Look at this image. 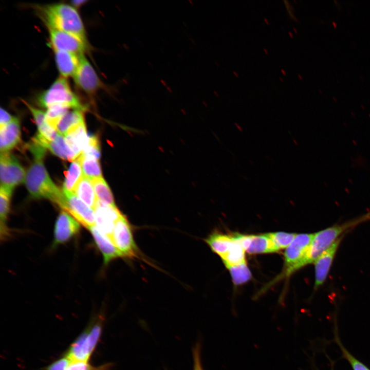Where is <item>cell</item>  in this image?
I'll return each mask as SVG.
<instances>
[{
	"mask_svg": "<svg viewBox=\"0 0 370 370\" xmlns=\"http://www.w3.org/2000/svg\"><path fill=\"white\" fill-rule=\"evenodd\" d=\"M38 15L48 27L71 34L87 44L82 19L74 7L63 3L36 6Z\"/></svg>",
	"mask_w": 370,
	"mask_h": 370,
	"instance_id": "cell-1",
	"label": "cell"
},
{
	"mask_svg": "<svg viewBox=\"0 0 370 370\" xmlns=\"http://www.w3.org/2000/svg\"><path fill=\"white\" fill-rule=\"evenodd\" d=\"M26 174L25 183L30 196L51 200L64 210L65 197L54 183L45 169L43 158H34Z\"/></svg>",
	"mask_w": 370,
	"mask_h": 370,
	"instance_id": "cell-2",
	"label": "cell"
},
{
	"mask_svg": "<svg viewBox=\"0 0 370 370\" xmlns=\"http://www.w3.org/2000/svg\"><path fill=\"white\" fill-rule=\"evenodd\" d=\"M370 220V214H366L345 223L334 225L316 233L304 258L303 267L313 263L326 250L346 232L360 224Z\"/></svg>",
	"mask_w": 370,
	"mask_h": 370,
	"instance_id": "cell-3",
	"label": "cell"
},
{
	"mask_svg": "<svg viewBox=\"0 0 370 370\" xmlns=\"http://www.w3.org/2000/svg\"><path fill=\"white\" fill-rule=\"evenodd\" d=\"M37 101L40 106L44 108L61 105L82 112L86 109L63 77L58 78L48 89L40 94Z\"/></svg>",
	"mask_w": 370,
	"mask_h": 370,
	"instance_id": "cell-4",
	"label": "cell"
},
{
	"mask_svg": "<svg viewBox=\"0 0 370 370\" xmlns=\"http://www.w3.org/2000/svg\"><path fill=\"white\" fill-rule=\"evenodd\" d=\"M313 236L314 233H302L295 235L286 249L284 271L280 276L287 277L303 267L302 263L307 255Z\"/></svg>",
	"mask_w": 370,
	"mask_h": 370,
	"instance_id": "cell-5",
	"label": "cell"
},
{
	"mask_svg": "<svg viewBox=\"0 0 370 370\" xmlns=\"http://www.w3.org/2000/svg\"><path fill=\"white\" fill-rule=\"evenodd\" d=\"M25 172L15 157L9 153H1V188L12 194L14 188L25 179Z\"/></svg>",
	"mask_w": 370,
	"mask_h": 370,
	"instance_id": "cell-6",
	"label": "cell"
},
{
	"mask_svg": "<svg viewBox=\"0 0 370 370\" xmlns=\"http://www.w3.org/2000/svg\"><path fill=\"white\" fill-rule=\"evenodd\" d=\"M110 238L123 257L133 258L137 255L132 226L122 215L116 223Z\"/></svg>",
	"mask_w": 370,
	"mask_h": 370,
	"instance_id": "cell-7",
	"label": "cell"
},
{
	"mask_svg": "<svg viewBox=\"0 0 370 370\" xmlns=\"http://www.w3.org/2000/svg\"><path fill=\"white\" fill-rule=\"evenodd\" d=\"M78 68L73 76L77 86L89 95L95 94L104 88L103 83L84 54L80 55Z\"/></svg>",
	"mask_w": 370,
	"mask_h": 370,
	"instance_id": "cell-8",
	"label": "cell"
},
{
	"mask_svg": "<svg viewBox=\"0 0 370 370\" xmlns=\"http://www.w3.org/2000/svg\"><path fill=\"white\" fill-rule=\"evenodd\" d=\"M48 29L50 44L54 51H67L80 56L87 50V44L78 37L60 30Z\"/></svg>",
	"mask_w": 370,
	"mask_h": 370,
	"instance_id": "cell-9",
	"label": "cell"
},
{
	"mask_svg": "<svg viewBox=\"0 0 370 370\" xmlns=\"http://www.w3.org/2000/svg\"><path fill=\"white\" fill-rule=\"evenodd\" d=\"M66 211L87 229L95 225L94 210L81 200L74 193L63 192Z\"/></svg>",
	"mask_w": 370,
	"mask_h": 370,
	"instance_id": "cell-10",
	"label": "cell"
},
{
	"mask_svg": "<svg viewBox=\"0 0 370 370\" xmlns=\"http://www.w3.org/2000/svg\"><path fill=\"white\" fill-rule=\"evenodd\" d=\"M94 211L95 225L101 232L110 238L116 221L123 215L116 207L106 205L99 200Z\"/></svg>",
	"mask_w": 370,
	"mask_h": 370,
	"instance_id": "cell-11",
	"label": "cell"
},
{
	"mask_svg": "<svg viewBox=\"0 0 370 370\" xmlns=\"http://www.w3.org/2000/svg\"><path fill=\"white\" fill-rule=\"evenodd\" d=\"M80 229L79 223L72 216L66 211H61L54 226L53 246L68 242L79 233Z\"/></svg>",
	"mask_w": 370,
	"mask_h": 370,
	"instance_id": "cell-12",
	"label": "cell"
},
{
	"mask_svg": "<svg viewBox=\"0 0 370 370\" xmlns=\"http://www.w3.org/2000/svg\"><path fill=\"white\" fill-rule=\"evenodd\" d=\"M344 235L337 239L330 247L324 251L315 261L314 289H317L326 280L334 257Z\"/></svg>",
	"mask_w": 370,
	"mask_h": 370,
	"instance_id": "cell-13",
	"label": "cell"
},
{
	"mask_svg": "<svg viewBox=\"0 0 370 370\" xmlns=\"http://www.w3.org/2000/svg\"><path fill=\"white\" fill-rule=\"evenodd\" d=\"M32 140L63 160L73 161L78 158L67 144L65 137L59 133L56 137L51 141L46 139L38 133Z\"/></svg>",
	"mask_w": 370,
	"mask_h": 370,
	"instance_id": "cell-14",
	"label": "cell"
},
{
	"mask_svg": "<svg viewBox=\"0 0 370 370\" xmlns=\"http://www.w3.org/2000/svg\"><path fill=\"white\" fill-rule=\"evenodd\" d=\"M238 235L245 251L249 254L276 252L267 233L258 235H243L238 233Z\"/></svg>",
	"mask_w": 370,
	"mask_h": 370,
	"instance_id": "cell-15",
	"label": "cell"
},
{
	"mask_svg": "<svg viewBox=\"0 0 370 370\" xmlns=\"http://www.w3.org/2000/svg\"><path fill=\"white\" fill-rule=\"evenodd\" d=\"M95 243L103 256L104 264L107 265L113 260L123 257L110 237L103 234L94 225L88 229Z\"/></svg>",
	"mask_w": 370,
	"mask_h": 370,
	"instance_id": "cell-16",
	"label": "cell"
},
{
	"mask_svg": "<svg viewBox=\"0 0 370 370\" xmlns=\"http://www.w3.org/2000/svg\"><path fill=\"white\" fill-rule=\"evenodd\" d=\"M21 141V127L18 119H14L7 125L0 127L1 153H9Z\"/></svg>",
	"mask_w": 370,
	"mask_h": 370,
	"instance_id": "cell-17",
	"label": "cell"
},
{
	"mask_svg": "<svg viewBox=\"0 0 370 370\" xmlns=\"http://www.w3.org/2000/svg\"><path fill=\"white\" fill-rule=\"evenodd\" d=\"M64 137L68 146L78 157L89 142V136L87 134L85 121L70 130Z\"/></svg>",
	"mask_w": 370,
	"mask_h": 370,
	"instance_id": "cell-18",
	"label": "cell"
},
{
	"mask_svg": "<svg viewBox=\"0 0 370 370\" xmlns=\"http://www.w3.org/2000/svg\"><path fill=\"white\" fill-rule=\"evenodd\" d=\"M55 60L61 77H73L78 68L80 56L65 51L55 50Z\"/></svg>",
	"mask_w": 370,
	"mask_h": 370,
	"instance_id": "cell-19",
	"label": "cell"
},
{
	"mask_svg": "<svg viewBox=\"0 0 370 370\" xmlns=\"http://www.w3.org/2000/svg\"><path fill=\"white\" fill-rule=\"evenodd\" d=\"M235 239V234L227 235L213 232L205 239V242L214 253L222 258L230 250Z\"/></svg>",
	"mask_w": 370,
	"mask_h": 370,
	"instance_id": "cell-20",
	"label": "cell"
},
{
	"mask_svg": "<svg viewBox=\"0 0 370 370\" xmlns=\"http://www.w3.org/2000/svg\"><path fill=\"white\" fill-rule=\"evenodd\" d=\"M30 110L38 128V133L43 137L51 141L57 136L58 132L51 127L46 121V113L38 108L32 106L24 101Z\"/></svg>",
	"mask_w": 370,
	"mask_h": 370,
	"instance_id": "cell-21",
	"label": "cell"
},
{
	"mask_svg": "<svg viewBox=\"0 0 370 370\" xmlns=\"http://www.w3.org/2000/svg\"><path fill=\"white\" fill-rule=\"evenodd\" d=\"M74 193L94 210L98 199L89 178L83 176L77 184Z\"/></svg>",
	"mask_w": 370,
	"mask_h": 370,
	"instance_id": "cell-22",
	"label": "cell"
},
{
	"mask_svg": "<svg viewBox=\"0 0 370 370\" xmlns=\"http://www.w3.org/2000/svg\"><path fill=\"white\" fill-rule=\"evenodd\" d=\"M84 122L83 112L76 110L68 112L60 120L56 131L65 136L70 130Z\"/></svg>",
	"mask_w": 370,
	"mask_h": 370,
	"instance_id": "cell-23",
	"label": "cell"
},
{
	"mask_svg": "<svg viewBox=\"0 0 370 370\" xmlns=\"http://www.w3.org/2000/svg\"><path fill=\"white\" fill-rule=\"evenodd\" d=\"M83 176L80 160L77 158L72 162L66 173L63 191L74 193L77 184Z\"/></svg>",
	"mask_w": 370,
	"mask_h": 370,
	"instance_id": "cell-24",
	"label": "cell"
},
{
	"mask_svg": "<svg viewBox=\"0 0 370 370\" xmlns=\"http://www.w3.org/2000/svg\"><path fill=\"white\" fill-rule=\"evenodd\" d=\"M11 194L5 190L0 189V218H1V238L5 239L9 234V229L6 225V221L10 209V201Z\"/></svg>",
	"mask_w": 370,
	"mask_h": 370,
	"instance_id": "cell-25",
	"label": "cell"
},
{
	"mask_svg": "<svg viewBox=\"0 0 370 370\" xmlns=\"http://www.w3.org/2000/svg\"><path fill=\"white\" fill-rule=\"evenodd\" d=\"M235 242L230 250L221 258L226 267L236 265L246 262L245 250L238 238V233L235 234Z\"/></svg>",
	"mask_w": 370,
	"mask_h": 370,
	"instance_id": "cell-26",
	"label": "cell"
},
{
	"mask_svg": "<svg viewBox=\"0 0 370 370\" xmlns=\"http://www.w3.org/2000/svg\"><path fill=\"white\" fill-rule=\"evenodd\" d=\"M91 180L97 199L106 205L116 207L112 192L103 177Z\"/></svg>",
	"mask_w": 370,
	"mask_h": 370,
	"instance_id": "cell-27",
	"label": "cell"
},
{
	"mask_svg": "<svg viewBox=\"0 0 370 370\" xmlns=\"http://www.w3.org/2000/svg\"><path fill=\"white\" fill-rule=\"evenodd\" d=\"M78 158L84 176L90 180L102 177L101 168L98 160L82 154Z\"/></svg>",
	"mask_w": 370,
	"mask_h": 370,
	"instance_id": "cell-28",
	"label": "cell"
},
{
	"mask_svg": "<svg viewBox=\"0 0 370 370\" xmlns=\"http://www.w3.org/2000/svg\"><path fill=\"white\" fill-rule=\"evenodd\" d=\"M227 268L229 270L232 281L235 285L244 284L251 278V273L246 262L236 265L228 266Z\"/></svg>",
	"mask_w": 370,
	"mask_h": 370,
	"instance_id": "cell-29",
	"label": "cell"
},
{
	"mask_svg": "<svg viewBox=\"0 0 370 370\" xmlns=\"http://www.w3.org/2000/svg\"><path fill=\"white\" fill-rule=\"evenodd\" d=\"M70 108L61 105H53L47 108L45 119L46 122L56 130L57 126L61 119L68 112Z\"/></svg>",
	"mask_w": 370,
	"mask_h": 370,
	"instance_id": "cell-30",
	"label": "cell"
},
{
	"mask_svg": "<svg viewBox=\"0 0 370 370\" xmlns=\"http://www.w3.org/2000/svg\"><path fill=\"white\" fill-rule=\"evenodd\" d=\"M276 252L287 248L292 242L297 234L284 232L267 233Z\"/></svg>",
	"mask_w": 370,
	"mask_h": 370,
	"instance_id": "cell-31",
	"label": "cell"
},
{
	"mask_svg": "<svg viewBox=\"0 0 370 370\" xmlns=\"http://www.w3.org/2000/svg\"><path fill=\"white\" fill-rule=\"evenodd\" d=\"M101 327L99 324H96L88 335L83 347V355L87 361L90 355L98 340L101 334Z\"/></svg>",
	"mask_w": 370,
	"mask_h": 370,
	"instance_id": "cell-32",
	"label": "cell"
},
{
	"mask_svg": "<svg viewBox=\"0 0 370 370\" xmlns=\"http://www.w3.org/2000/svg\"><path fill=\"white\" fill-rule=\"evenodd\" d=\"M82 155L99 160L101 155L99 139L95 135L89 136L88 145Z\"/></svg>",
	"mask_w": 370,
	"mask_h": 370,
	"instance_id": "cell-33",
	"label": "cell"
},
{
	"mask_svg": "<svg viewBox=\"0 0 370 370\" xmlns=\"http://www.w3.org/2000/svg\"><path fill=\"white\" fill-rule=\"evenodd\" d=\"M342 351L344 357L349 362L354 370H369L365 365L358 361L352 356L340 343L337 340Z\"/></svg>",
	"mask_w": 370,
	"mask_h": 370,
	"instance_id": "cell-34",
	"label": "cell"
},
{
	"mask_svg": "<svg viewBox=\"0 0 370 370\" xmlns=\"http://www.w3.org/2000/svg\"><path fill=\"white\" fill-rule=\"evenodd\" d=\"M66 370H90L87 361L80 360H70Z\"/></svg>",
	"mask_w": 370,
	"mask_h": 370,
	"instance_id": "cell-35",
	"label": "cell"
},
{
	"mask_svg": "<svg viewBox=\"0 0 370 370\" xmlns=\"http://www.w3.org/2000/svg\"><path fill=\"white\" fill-rule=\"evenodd\" d=\"M69 362L67 357L62 358L48 366L47 370H66Z\"/></svg>",
	"mask_w": 370,
	"mask_h": 370,
	"instance_id": "cell-36",
	"label": "cell"
},
{
	"mask_svg": "<svg viewBox=\"0 0 370 370\" xmlns=\"http://www.w3.org/2000/svg\"><path fill=\"white\" fill-rule=\"evenodd\" d=\"M14 117H13L8 112H7L5 109L1 107L0 110V127H3L10 122H11L14 119Z\"/></svg>",
	"mask_w": 370,
	"mask_h": 370,
	"instance_id": "cell-37",
	"label": "cell"
},
{
	"mask_svg": "<svg viewBox=\"0 0 370 370\" xmlns=\"http://www.w3.org/2000/svg\"><path fill=\"white\" fill-rule=\"evenodd\" d=\"M284 3H285V7L290 18H292L294 20H297V18L295 17L293 13V9L292 6L287 1H284Z\"/></svg>",
	"mask_w": 370,
	"mask_h": 370,
	"instance_id": "cell-38",
	"label": "cell"
},
{
	"mask_svg": "<svg viewBox=\"0 0 370 370\" xmlns=\"http://www.w3.org/2000/svg\"><path fill=\"white\" fill-rule=\"evenodd\" d=\"M85 2H86V1L84 0H77L71 1L72 4L76 7H79L82 5V4H83Z\"/></svg>",
	"mask_w": 370,
	"mask_h": 370,
	"instance_id": "cell-39",
	"label": "cell"
},
{
	"mask_svg": "<svg viewBox=\"0 0 370 370\" xmlns=\"http://www.w3.org/2000/svg\"><path fill=\"white\" fill-rule=\"evenodd\" d=\"M233 73L234 76L235 77L237 78V77H239V75H238V73H237L236 71H233Z\"/></svg>",
	"mask_w": 370,
	"mask_h": 370,
	"instance_id": "cell-40",
	"label": "cell"
},
{
	"mask_svg": "<svg viewBox=\"0 0 370 370\" xmlns=\"http://www.w3.org/2000/svg\"><path fill=\"white\" fill-rule=\"evenodd\" d=\"M264 21L267 25L269 24V22L268 20L266 18H264Z\"/></svg>",
	"mask_w": 370,
	"mask_h": 370,
	"instance_id": "cell-41",
	"label": "cell"
},
{
	"mask_svg": "<svg viewBox=\"0 0 370 370\" xmlns=\"http://www.w3.org/2000/svg\"><path fill=\"white\" fill-rule=\"evenodd\" d=\"M281 72L282 73V74H283L284 76H286V71H285L284 69H282L281 70Z\"/></svg>",
	"mask_w": 370,
	"mask_h": 370,
	"instance_id": "cell-42",
	"label": "cell"
},
{
	"mask_svg": "<svg viewBox=\"0 0 370 370\" xmlns=\"http://www.w3.org/2000/svg\"><path fill=\"white\" fill-rule=\"evenodd\" d=\"M288 35H289V36L291 38H293V33H292L291 31H289V32H288Z\"/></svg>",
	"mask_w": 370,
	"mask_h": 370,
	"instance_id": "cell-43",
	"label": "cell"
},
{
	"mask_svg": "<svg viewBox=\"0 0 370 370\" xmlns=\"http://www.w3.org/2000/svg\"><path fill=\"white\" fill-rule=\"evenodd\" d=\"M263 51L265 52V54H268V51L267 49L264 48Z\"/></svg>",
	"mask_w": 370,
	"mask_h": 370,
	"instance_id": "cell-44",
	"label": "cell"
},
{
	"mask_svg": "<svg viewBox=\"0 0 370 370\" xmlns=\"http://www.w3.org/2000/svg\"><path fill=\"white\" fill-rule=\"evenodd\" d=\"M293 30L295 32V33H297V30L295 28L293 27Z\"/></svg>",
	"mask_w": 370,
	"mask_h": 370,
	"instance_id": "cell-45",
	"label": "cell"
},
{
	"mask_svg": "<svg viewBox=\"0 0 370 370\" xmlns=\"http://www.w3.org/2000/svg\"><path fill=\"white\" fill-rule=\"evenodd\" d=\"M279 80H280L282 82H283V79L281 77H280V78H279Z\"/></svg>",
	"mask_w": 370,
	"mask_h": 370,
	"instance_id": "cell-46",
	"label": "cell"
},
{
	"mask_svg": "<svg viewBox=\"0 0 370 370\" xmlns=\"http://www.w3.org/2000/svg\"><path fill=\"white\" fill-rule=\"evenodd\" d=\"M298 76H299V77L300 78V79H302V77H301V75H299Z\"/></svg>",
	"mask_w": 370,
	"mask_h": 370,
	"instance_id": "cell-47",
	"label": "cell"
}]
</instances>
